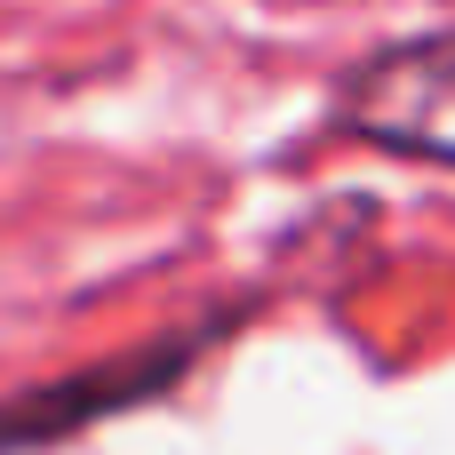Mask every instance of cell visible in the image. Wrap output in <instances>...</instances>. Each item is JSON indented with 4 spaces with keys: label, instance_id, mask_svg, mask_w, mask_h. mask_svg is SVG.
Returning a JSON list of instances; mask_svg holds the SVG:
<instances>
[{
    "label": "cell",
    "instance_id": "6da1fadb",
    "mask_svg": "<svg viewBox=\"0 0 455 455\" xmlns=\"http://www.w3.org/2000/svg\"><path fill=\"white\" fill-rule=\"evenodd\" d=\"M336 128L392 160L455 168V32H424L352 64L336 96Z\"/></svg>",
    "mask_w": 455,
    "mask_h": 455
},
{
    "label": "cell",
    "instance_id": "7a4b0ae2",
    "mask_svg": "<svg viewBox=\"0 0 455 455\" xmlns=\"http://www.w3.org/2000/svg\"><path fill=\"white\" fill-rule=\"evenodd\" d=\"M200 344H208V328H200V336H168L160 352H128V360H104V368H88V376H64V384H40V392L0 400V455L48 448V440H64V432L96 424V416L144 408L152 392H168V384L192 368V352H200Z\"/></svg>",
    "mask_w": 455,
    "mask_h": 455
}]
</instances>
